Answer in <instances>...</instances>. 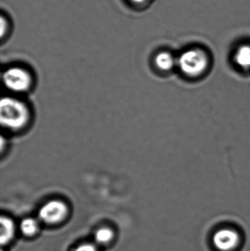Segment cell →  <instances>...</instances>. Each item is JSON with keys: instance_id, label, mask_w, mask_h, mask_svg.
Segmentation results:
<instances>
[{"instance_id": "1", "label": "cell", "mask_w": 250, "mask_h": 251, "mask_svg": "<svg viewBox=\"0 0 250 251\" xmlns=\"http://www.w3.org/2000/svg\"><path fill=\"white\" fill-rule=\"evenodd\" d=\"M29 110L22 101L10 97H3L0 103L1 125L10 129H19L29 120Z\"/></svg>"}, {"instance_id": "2", "label": "cell", "mask_w": 250, "mask_h": 251, "mask_svg": "<svg viewBox=\"0 0 250 251\" xmlns=\"http://www.w3.org/2000/svg\"><path fill=\"white\" fill-rule=\"evenodd\" d=\"M179 69L184 75L197 76L202 75L208 67L206 54L199 50H190L181 54L178 60Z\"/></svg>"}, {"instance_id": "3", "label": "cell", "mask_w": 250, "mask_h": 251, "mask_svg": "<svg viewBox=\"0 0 250 251\" xmlns=\"http://www.w3.org/2000/svg\"><path fill=\"white\" fill-rule=\"evenodd\" d=\"M2 81L7 89L14 92H23L30 87L32 78L24 69L13 67L3 73Z\"/></svg>"}, {"instance_id": "4", "label": "cell", "mask_w": 250, "mask_h": 251, "mask_svg": "<svg viewBox=\"0 0 250 251\" xmlns=\"http://www.w3.org/2000/svg\"><path fill=\"white\" fill-rule=\"evenodd\" d=\"M67 206L58 200L50 201L44 205L39 211V217L47 224L60 222L67 214Z\"/></svg>"}, {"instance_id": "5", "label": "cell", "mask_w": 250, "mask_h": 251, "mask_svg": "<svg viewBox=\"0 0 250 251\" xmlns=\"http://www.w3.org/2000/svg\"><path fill=\"white\" fill-rule=\"evenodd\" d=\"M240 237L236 231L231 229H221L215 233L213 243L218 250L230 251L237 247Z\"/></svg>"}, {"instance_id": "6", "label": "cell", "mask_w": 250, "mask_h": 251, "mask_svg": "<svg viewBox=\"0 0 250 251\" xmlns=\"http://www.w3.org/2000/svg\"><path fill=\"white\" fill-rule=\"evenodd\" d=\"M0 223H1V236H0L1 244H7L11 240L14 234V224L11 220L5 217H1Z\"/></svg>"}, {"instance_id": "7", "label": "cell", "mask_w": 250, "mask_h": 251, "mask_svg": "<svg viewBox=\"0 0 250 251\" xmlns=\"http://www.w3.org/2000/svg\"><path fill=\"white\" fill-rule=\"evenodd\" d=\"M155 63L157 67L161 71H170L174 66L175 59L173 56L169 52L162 51L159 53L155 57Z\"/></svg>"}, {"instance_id": "8", "label": "cell", "mask_w": 250, "mask_h": 251, "mask_svg": "<svg viewBox=\"0 0 250 251\" xmlns=\"http://www.w3.org/2000/svg\"><path fill=\"white\" fill-rule=\"evenodd\" d=\"M235 60L238 66L243 69L250 68V46H242L241 47L235 55Z\"/></svg>"}, {"instance_id": "9", "label": "cell", "mask_w": 250, "mask_h": 251, "mask_svg": "<svg viewBox=\"0 0 250 251\" xmlns=\"http://www.w3.org/2000/svg\"><path fill=\"white\" fill-rule=\"evenodd\" d=\"M38 228V223L32 218H26L22 221L21 224V230L25 235H32L36 232Z\"/></svg>"}, {"instance_id": "10", "label": "cell", "mask_w": 250, "mask_h": 251, "mask_svg": "<svg viewBox=\"0 0 250 251\" xmlns=\"http://www.w3.org/2000/svg\"><path fill=\"white\" fill-rule=\"evenodd\" d=\"M113 237V231L110 228H103L98 230L95 235V240L101 244L108 243L112 240Z\"/></svg>"}, {"instance_id": "11", "label": "cell", "mask_w": 250, "mask_h": 251, "mask_svg": "<svg viewBox=\"0 0 250 251\" xmlns=\"http://www.w3.org/2000/svg\"><path fill=\"white\" fill-rule=\"evenodd\" d=\"M74 251H98L96 247L92 244H83L78 246Z\"/></svg>"}, {"instance_id": "12", "label": "cell", "mask_w": 250, "mask_h": 251, "mask_svg": "<svg viewBox=\"0 0 250 251\" xmlns=\"http://www.w3.org/2000/svg\"><path fill=\"white\" fill-rule=\"evenodd\" d=\"M132 2L137 3V4H139V3L143 2L145 0H130Z\"/></svg>"}]
</instances>
